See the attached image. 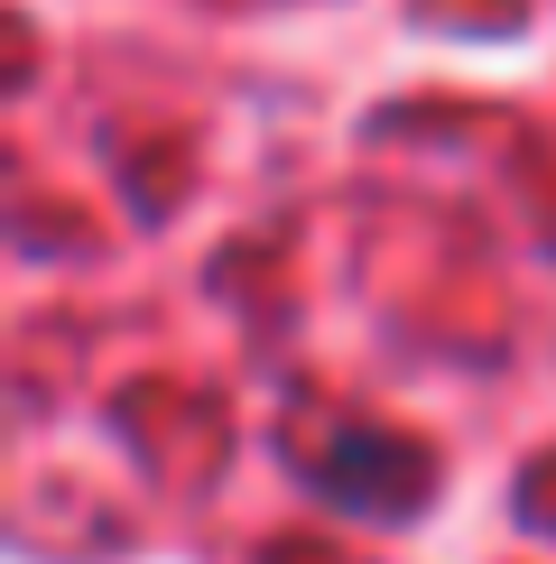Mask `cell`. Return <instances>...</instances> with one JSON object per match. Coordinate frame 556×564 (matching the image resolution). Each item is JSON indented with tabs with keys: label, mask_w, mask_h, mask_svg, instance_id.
I'll use <instances>...</instances> for the list:
<instances>
[{
	"label": "cell",
	"mask_w": 556,
	"mask_h": 564,
	"mask_svg": "<svg viewBox=\"0 0 556 564\" xmlns=\"http://www.w3.org/2000/svg\"><path fill=\"white\" fill-rule=\"evenodd\" d=\"M316 490L343 509H381V519H399V509H417V490H427V463L408 454V444L389 435H334L316 454Z\"/></svg>",
	"instance_id": "obj_1"
}]
</instances>
